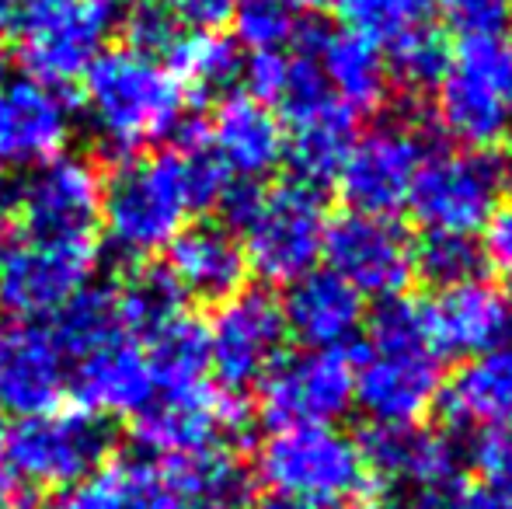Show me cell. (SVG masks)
Here are the masks:
<instances>
[{"label": "cell", "instance_id": "1", "mask_svg": "<svg viewBox=\"0 0 512 509\" xmlns=\"http://www.w3.org/2000/svg\"><path fill=\"white\" fill-rule=\"evenodd\" d=\"M84 116L105 154L133 157L157 140H175L189 116V91L157 56L136 46L105 49L84 70Z\"/></svg>", "mask_w": 512, "mask_h": 509}, {"label": "cell", "instance_id": "2", "mask_svg": "<svg viewBox=\"0 0 512 509\" xmlns=\"http://www.w3.org/2000/svg\"><path fill=\"white\" fill-rule=\"evenodd\" d=\"M189 213L192 203L185 196L175 150H164L150 161H122L112 178L102 182L98 224L105 227L112 252L133 262L168 252Z\"/></svg>", "mask_w": 512, "mask_h": 509}, {"label": "cell", "instance_id": "3", "mask_svg": "<svg viewBox=\"0 0 512 509\" xmlns=\"http://www.w3.org/2000/svg\"><path fill=\"white\" fill-rule=\"evenodd\" d=\"M112 447L115 433L105 415L81 405L53 408L0 433V464L32 492L67 489L102 471Z\"/></svg>", "mask_w": 512, "mask_h": 509}, {"label": "cell", "instance_id": "4", "mask_svg": "<svg viewBox=\"0 0 512 509\" xmlns=\"http://www.w3.org/2000/svg\"><path fill=\"white\" fill-rule=\"evenodd\" d=\"M126 14V0H21L14 35L28 77L67 88L105 53Z\"/></svg>", "mask_w": 512, "mask_h": 509}, {"label": "cell", "instance_id": "5", "mask_svg": "<svg viewBox=\"0 0 512 509\" xmlns=\"http://www.w3.org/2000/svg\"><path fill=\"white\" fill-rule=\"evenodd\" d=\"M258 478L279 499L335 509L363 492L366 464L359 443L338 426H293L276 429L258 450Z\"/></svg>", "mask_w": 512, "mask_h": 509}, {"label": "cell", "instance_id": "6", "mask_svg": "<svg viewBox=\"0 0 512 509\" xmlns=\"http://www.w3.org/2000/svg\"><path fill=\"white\" fill-rule=\"evenodd\" d=\"M439 123L464 150H485L512 129V39L464 35L439 81Z\"/></svg>", "mask_w": 512, "mask_h": 509}, {"label": "cell", "instance_id": "7", "mask_svg": "<svg viewBox=\"0 0 512 509\" xmlns=\"http://www.w3.org/2000/svg\"><path fill=\"white\" fill-rule=\"evenodd\" d=\"M324 231L328 210L321 189L290 178L276 189H262L255 213L237 238L248 255V269H255L265 283H293L317 269Z\"/></svg>", "mask_w": 512, "mask_h": 509}, {"label": "cell", "instance_id": "8", "mask_svg": "<svg viewBox=\"0 0 512 509\" xmlns=\"http://www.w3.org/2000/svg\"><path fill=\"white\" fill-rule=\"evenodd\" d=\"M95 238H35L14 241L0 258V311L7 318L39 321L56 314L74 293L95 279Z\"/></svg>", "mask_w": 512, "mask_h": 509}, {"label": "cell", "instance_id": "9", "mask_svg": "<svg viewBox=\"0 0 512 509\" xmlns=\"http://www.w3.org/2000/svg\"><path fill=\"white\" fill-rule=\"evenodd\" d=\"M356 360L349 349L279 356L258 381V415L272 429L335 426L352 408Z\"/></svg>", "mask_w": 512, "mask_h": 509}, {"label": "cell", "instance_id": "10", "mask_svg": "<svg viewBox=\"0 0 512 509\" xmlns=\"http://www.w3.org/2000/svg\"><path fill=\"white\" fill-rule=\"evenodd\" d=\"M502 164L485 150H443L422 161L408 206L425 231L474 234L499 210Z\"/></svg>", "mask_w": 512, "mask_h": 509}, {"label": "cell", "instance_id": "11", "mask_svg": "<svg viewBox=\"0 0 512 509\" xmlns=\"http://www.w3.org/2000/svg\"><path fill=\"white\" fill-rule=\"evenodd\" d=\"M209 332V370L223 394L241 398L269 374L290 339L283 307L265 290H241L237 297L216 304Z\"/></svg>", "mask_w": 512, "mask_h": 509}, {"label": "cell", "instance_id": "12", "mask_svg": "<svg viewBox=\"0 0 512 509\" xmlns=\"http://www.w3.org/2000/svg\"><path fill=\"white\" fill-rule=\"evenodd\" d=\"M443 394V367L429 342L370 346L356 363L352 405L373 426H418Z\"/></svg>", "mask_w": 512, "mask_h": 509}, {"label": "cell", "instance_id": "13", "mask_svg": "<svg viewBox=\"0 0 512 509\" xmlns=\"http://www.w3.org/2000/svg\"><path fill=\"white\" fill-rule=\"evenodd\" d=\"M244 405L209 384L192 391H154L133 415V440L147 454L182 457L209 447H230L244 433Z\"/></svg>", "mask_w": 512, "mask_h": 509}, {"label": "cell", "instance_id": "14", "mask_svg": "<svg viewBox=\"0 0 512 509\" xmlns=\"http://www.w3.org/2000/svg\"><path fill=\"white\" fill-rule=\"evenodd\" d=\"M321 255L359 297H401L415 276V245L391 217L349 210L328 224Z\"/></svg>", "mask_w": 512, "mask_h": 509}, {"label": "cell", "instance_id": "15", "mask_svg": "<svg viewBox=\"0 0 512 509\" xmlns=\"http://www.w3.org/2000/svg\"><path fill=\"white\" fill-rule=\"evenodd\" d=\"M422 161V136L408 123H384L352 143L335 182L352 213L394 217L401 206H408Z\"/></svg>", "mask_w": 512, "mask_h": 509}, {"label": "cell", "instance_id": "16", "mask_svg": "<svg viewBox=\"0 0 512 509\" xmlns=\"http://www.w3.org/2000/svg\"><path fill=\"white\" fill-rule=\"evenodd\" d=\"M14 203L35 238H91L102 217V175L84 157L60 154L28 168Z\"/></svg>", "mask_w": 512, "mask_h": 509}, {"label": "cell", "instance_id": "17", "mask_svg": "<svg viewBox=\"0 0 512 509\" xmlns=\"http://www.w3.org/2000/svg\"><path fill=\"white\" fill-rule=\"evenodd\" d=\"M74 133V105L63 88L35 77H0V164L35 168L63 154Z\"/></svg>", "mask_w": 512, "mask_h": 509}, {"label": "cell", "instance_id": "18", "mask_svg": "<svg viewBox=\"0 0 512 509\" xmlns=\"http://www.w3.org/2000/svg\"><path fill=\"white\" fill-rule=\"evenodd\" d=\"M67 356L39 321L0 318V412L14 419L60 408L67 394Z\"/></svg>", "mask_w": 512, "mask_h": 509}, {"label": "cell", "instance_id": "19", "mask_svg": "<svg viewBox=\"0 0 512 509\" xmlns=\"http://www.w3.org/2000/svg\"><path fill=\"white\" fill-rule=\"evenodd\" d=\"M366 471L408 485L415 496H450L460 485V450L422 426H370L359 443Z\"/></svg>", "mask_w": 512, "mask_h": 509}, {"label": "cell", "instance_id": "20", "mask_svg": "<svg viewBox=\"0 0 512 509\" xmlns=\"http://www.w3.org/2000/svg\"><path fill=\"white\" fill-rule=\"evenodd\" d=\"M422 321L429 346L439 356H467L471 360V356L485 353L506 339L512 307L499 286L478 276L439 290L429 304H422Z\"/></svg>", "mask_w": 512, "mask_h": 509}, {"label": "cell", "instance_id": "21", "mask_svg": "<svg viewBox=\"0 0 512 509\" xmlns=\"http://www.w3.org/2000/svg\"><path fill=\"white\" fill-rule=\"evenodd\" d=\"M67 391L81 401V408L98 415H136L154 398V374L147 353L136 346L133 335L84 353L74 360L67 377Z\"/></svg>", "mask_w": 512, "mask_h": 509}, {"label": "cell", "instance_id": "22", "mask_svg": "<svg viewBox=\"0 0 512 509\" xmlns=\"http://www.w3.org/2000/svg\"><path fill=\"white\" fill-rule=\"evenodd\" d=\"M168 272L185 297L203 304H223L237 297L248 283V255L230 227L223 224H185L168 245Z\"/></svg>", "mask_w": 512, "mask_h": 509}, {"label": "cell", "instance_id": "23", "mask_svg": "<svg viewBox=\"0 0 512 509\" xmlns=\"http://www.w3.org/2000/svg\"><path fill=\"white\" fill-rule=\"evenodd\" d=\"M206 140L223 161V168L244 182H258V178L272 175L286 157L283 123L269 105L251 95L223 98Z\"/></svg>", "mask_w": 512, "mask_h": 509}, {"label": "cell", "instance_id": "24", "mask_svg": "<svg viewBox=\"0 0 512 509\" xmlns=\"http://www.w3.org/2000/svg\"><path fill=\"white\" fill-rule=\"evenodd\" d=\"M286 332L307 349H345L363 325V297L331 269L293 279L283 304Z\"/></svg>", "mask_w": 512, "mask_h": 509}, {"label": "cell", "instance_id": "25", "mask_svg": "<svg viewBox=\"0 0 512 509\" xmlns=\"http://www.w3.org/2000/svg\"><path fill=\"white\" fill-rule=\"evenodd\" d=\"M300 46L310 49L321 67L328 88L342 105L352 112H370L387 98V63L373 42L352 32H321V28H307L300 35Z\"/></svg>", "mask_w": 512, "mask_h": 509}, {"label": "cell", "instance_id": "26", "mask_svg": "<svg viewBox=\"0 0 512 509\" xmlns=\"http://www.w3.org/2000/svg\"><path fill=\"white\" fill-rule=\"evenodd\" d=\"M443 408L453 426L492 429L512 419V332L499 346L471 356L443 387Z\"/></svg>", "mask_w": 512, "mask_h": 509}, {"label": "cell", "instance_id": "27", "mask_svg": "<svg viewBox=\"0 0 512 509\" xmlns=\"http://www.w3.org/2000/svg\"><path fill=\"white\" fill-rule=\"evenodd\" d=\"M182 509H251L255 478L234 447H209L168 457L161 468Z\"/></svg>", "mask_w": 512, "mask_h": 509}, {"label": "cell", "instance_id": "28", "mask_svg": "<svg viewBox=\"0 0 512 509\" xmlns=\"http://www.w3.org/2000/svg\"><path fill=\"white\" fill-rule=\"evenodd\" d=\"M290 129L293 133L286 140V157L293 164V178L314 185V189L335 182L352 143H356V112L331 98L307 116L293 119Z\"/></svg>", "mask_w": 512, "mask_h": 509}, {"label": "cell", "instance_id": "29", "mask_svg": "<svg viewBox=\"0 0 512 509\" xmlns=\"http://www.w3.org/2000/svg\"><path fill=\"white\" fill-rule=\"evenodd\" d=\"M147 363L157 391H192L209 384V332L206 321L178 314L147 335Z\"/></svg>", "mask_w": 512, "mask_h": 509}, {"label": "cell", "instance_id": "30", "mask_svg": "<svg viewBox=\"0 0 512 509\" xmlns=\"http://www.w3.org/2000/svg\"><path fill=\"white\" fill-rule=\"evenodd\" d=\"M49 332H53L60 353L67 356V367L74 360H81L84 353H91V349L129 335L126 321H122V311H119L115 286L88 283L81 293H74V297L53 314V328H49Z\"/></svg>", "mask_w": 512, "mask_h": 509}, {"label": "cell", "instance_id": "31", "mask_svg": "<svg viewBox=\"0 0 512 509\" xmlns=\"http://www.w3.org/2000/svg\"><path fill=\"white\" fill-rule=\"evenodd\" d=\"M161 63L185 84L189 95H216L241 77V53L220 32H178Z\"/></svg>", "mask_w": 512, "mask_h": 509}, {"label": "cell", "instance_id": "32", "mask_svg": "<svg viewBox=\"0 0 512 509\" xmlns=\"http://www.w3.org/2000/svg\"><path fill=\"white\" fill-rule=\"evenodd\" d=\"M119 311L129 335H150L185 311V293L168 265H136L115 283Z\"/></svg>", "mask_w": 512, "mask_h": 509}, {"label": "cell", "instance_id": "33", "mask_svg": "<svg viewBox=\"0 0 512 509\" xmlns=\"http://www.w3.org/2000/svg\"><path fill=\"white\" fill-rule=\"evenodd\" d=\"M345 21V32L363 35L366 42H398L401 35L425 25L432 0H335Z\"/></svg>", "mask_w": 512, "mask_h": 509}, {"label": "cell", "instance_id": "34", "mask_svg": "<svg viewBox=\"0 0 512 509\" xmlns=\"http://www.w3.org/2000/svg\"><path fill=\"white\" fill-rule=\"evenodd\" d=\"M481 265H485V252L474 241V234L429 231L422 238V245L415 248V272H422L439 290L478 279Z\"/></svg>", "mask_w": 512, "mask_h": 509}, {"label": "cell", "instance_id": "35", "mask_svg": "<svg viewBox=\"0 0 512 509\" xmlns=\"http://www.w3.org/2000/svg\"><path fill=\"white\" fill-rule=\"evenodd\" d=\"M446 63H450V49H446L443 35L436 28L422 25L415 32L401 35L398 42H391V67H387V74L398 77V84L408 91H429L439 88Z\"/></svg>", "mask_w": 512, "mask_h": 509}, {"label": "cell", "instance_id": "36", "mask_svg": "<svg viewBox=\"0 0 512 509\" xmlns=\"http://www.w3.org/2000/svg\"><path fill=\"white\" fill-rule=\"evenodd\" d=\"M230 18H234L237 39L251 53L279 49L297 39V7L290 0H237Z\"/></svg>", "mask_w": 512, "mask_h": 509}, {"label": "cell", "instance_id": "37", "mask_svg": "<svg viewBox=\"0 0 512 509\" xmlns=\"http://www.w3.org/2000/svg\"><path fill=\"white\" fill-rule=\"evenodd\" d=\"M108 482H112V503L108 509H182L164 482L161 468L150 461H122L108 468Z\"/></svg>", "mask_w": 512, "mask_h": 509}, {"label": "cell", "instance_id": "38", "mask_svg": "<svg viewBox=\"0 0 512 509\" xmlns=\"http://www.w3.org/2000/svg\"><path fill=\"white\" fill-rule=\"evenodd\" d=\"M446 25L464 35H495L506 32V0H436Z\"/></svg>", "mask_w": 512, "mask_h": 509}, {"label": "cell", "instance_id": "39", "mask_svg": "<svg viewBox=\"0 0 512 509\" xmlns=\"http://www.w3.org/2000/svg\"><path fill=\"white\" fill-rule=\"evenodd\" d=\"M474 464L485 475V485H495L512 496V419L492 426L474 443Z\"/></svg>", "mask_w": 512, "mask_h": 509}, {"label": "cell", "instance_id": "40", "mask_svg": "<svg viewBox=\"0 0 512 509\" xmlns=\"http://www.w3.org/2000/svg\"><path fill=\"white\" fill-rule=\"evenodd\" d=\"M147 4L189 32H216L223 21H230L237 0H147Z\"/></svg>", "mask_w": 512, "mask_h": 509}, {"label": "cell", "instance_id": "41", "mask_svg": "<svg viewBox=\"0 0 512 509\" xmlns=\"http://www.w3.org/2000/svg\"><path fill=\"white\" fill-rule=\"evenodd\" d=\"M241 77L248 84V95L258 102H279L286 84V56L279 49H262V53H251L241 63Z\"/></svg>", "mask_w": 512, "mask_h": 509}, {"label": "cell", "instance_id": "42", "mask_svg": "<svg viewBox=\"0 0 512 509\" xmlns=\"http://www.w3.org/2000/svg\"><path fill=\"white\" fill-rule=\"evenodd\" d=\"M485 262L495 265L502 279V297L512 304V206L495 210L485 224V241H481Z\"/></svg>", "mask_w": 512, "mask_h": 509}, {"label": "cell", "instance_id": "43", "mask_svg": "<svg viewBox=\"0 0 512 509\" xmlns=\"http://www.w3.org/2000/svg\"><path fill=\"white\" fill-rule=\"evenodd\" d=\"M108 503H112V482H108V468H102L84 482L56 489L42 509H108Z\"/></svg>", "mask_w": 512, "mask_h": 509}, {"label": "cell", "instance_id": "44", "mask_svg": "<svg viewBox=\"0 0 512 509\" xmlns=\"http://www.w3.org/2000/svg\"><path fill=\"white\" fill-rule=\"evenodd\" d=\"M446 509H512V496L495 485H460Z\"/></svg>", "mask_w": 512, "mask_h": 509}, {"label": "cell", "instance_id": "45", "mask_svg": "<svg viewBox=\"0 0 512 509\" xmlns=\"http://www.w3.org/2000/svg\"><path fill=\"white\" fill-rule=\"evenodd\" d=\"M35 492L25 489L11 471L0 464V509H32Z\"/></svg>", "mask_w": 512, "mask_h": 509}, {"label": "cell", "instance_id": "46", "mask_svg": "<svg viewBox=\"0 0 512 509\" xmlns=\"http://www.w3.org/2000/svg\"><path fill=\"white\" fill-rule=\"evenodd\" d=\"M21 0H0V32H4L7 25L14 21V14H18Z\"/></svg>", "mask_w": 512, "mask_h": 509}, {"label": "cell", "instance_id": "47", "mask_svg": "<svg viewBox=\"0 0 512 509\" xmlns=\"http://www.w3.org/2000/svg\"><path fill=\"white\" fill-rule=\"evenodd\" d=\"M14 245V227H11V220L7 217H0V258L7 255V248Z\"/></svg>", "mask_w": 512, "mask_h": 509}, {"label": "cell", "instance_id": "48", "mask_svg": "<svg viewBox=\"0 0 512 509\" xmlns=\"http://www.w3.org/2000/svg\"><path fill=\"white\" fill-rule=\"evenodd\" d=\"M251 509H307V506L293 503V499H279V496H272V499H265V503L251 506Z\"/></svg>", "mask_w": 512, "mask_h": 509}, {"label": "cell", "instance_id": "49", "mask_svg": "<svg viewBox=\"0 0 512 509\" xmlns=\"http://www.w3.org/2000/svg\"><path fill=\"white\" fill-rule=\"evenodd\" d=\"M335 509H387L384 503H377V499H349V503H342V506H335Z\"/></svg>", "mask_w": 512, "mask_h": 509}, {"label": "cell", "instance_id": "50", "mask_svg": "<svg viewBox=\"0 0 512 509\" xmlns=\"http://www.w3.org/2000/svg\"><path fill=\"white\" fill-rule=\"evenodd\" d=\"M502 189H509V192H512V150H509L506 164H502Z\"/></svg>", "mask_w": 512, "mask_h": 509}, {"label": "cell", "instance_id": "51", "mask_svg": "<svg viewBox=\"0 0 512 509\" xmlns=\"http://www.w3.org/2000/svg\"><path fill=\"white\" fill-rule=\"evenodd\" d=\"M290 4H293V7H297V11H300V7H307V11H314V7H324V4H335V0H290Z\"/></svg>", "mask_w": 512, "mask_h": 509}, {"label": "cell", "instance_id": "52", "mask_svg": "<svg viewBox=\"0 0 512 509\" xmlns=\"http://www.w3.org/2000/svg\"><path fill=\"white\" fill-rule=\"evenodd\" d=\"M0 196H4V164H0Z\"/></svg>", "mask_w": 512, "mask_h": 509}, {"label": "cell", "instance_id": "53", "mask_svg": "<svg viewBox=\"0 0 512 509\" xmlns=\"http://www.w3.org/2000/svg\"><path fill=\"white\" fill-rule=\"evenodd\" d=\"M506 4H512V0H506Z\"/></svg>", "mask_w": 512, "mask_h": 509}, {"label": "cell", "instance_id": "54", "mask_svg": "<svg viewBox=\"0 0 512 509\" xmlns=\"http://www.w3.org/2000/svg\"><path fill=\"white\" fill-rule=\"evenodd\" d=\"M0 433H4V429H0Z\"/></svg>", "mask_w": 512, "mask_h": 509}]
</instances>
